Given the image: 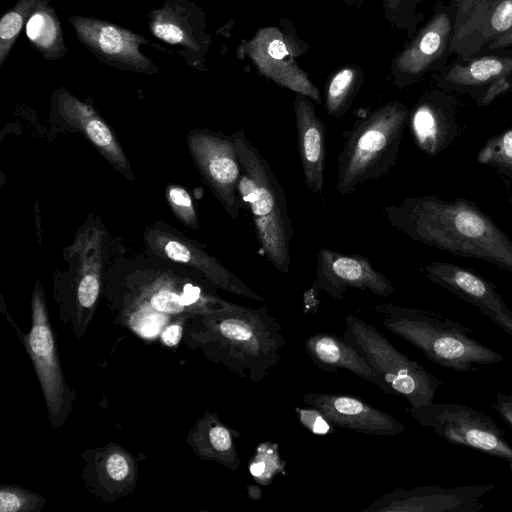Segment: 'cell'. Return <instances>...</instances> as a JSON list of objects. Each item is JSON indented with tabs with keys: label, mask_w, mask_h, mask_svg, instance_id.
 <instances>
[{
	"label": "cell",
	"mask_w": 512,
	"mask_h": 512,
	"mask_svg": "<svg viewBox=\"0 0 512 512\" xmlns=\"http://www.w3.org/2000/svg\"><path fill=\"white\" fill-rule=\"evenodd\" d=\"M388 223L410 239L456 256L489 262L512 274V240L474 203L436 195L387 206Z\"/></svg>",
	"instance_id": "6da1fadb"
},
{
	"label": "cell",
	"mask_w": 512,
	"mask_h": 512,
	"mask_svg": "<svg viewBox=\"0 0 512 512\" xmlns=\"http://www.w3.org/2000/svg\"><path fill=\"white\" fill-rule=\"evenodd\" d=\"M183 341L240 378L260 383L278 365L282 326L265 306L231 307L186 320Z\"/></svg>",
	"instance_id": "7a4b0ae2"
},
{
	"label": "cell",
	"mask_w": 512,
	"mask_h": 512,
	"mask_svg": "<svg viewBox=\"0 0 512 512\" xmlns=\"http://www.w3.org/2000/svg\"><path fill=\"white\" fill-rule=\"evenodd\" d=\"M215 289L205 278L162 276L131 283L110 302L113 321L151 340L175 320L220 311L234 304L221 298Z\"/></svg>",
	"instance_id": "3957f363"
},
{
	"label": "cell",
	"mask_w": 512,
	"mask_h": 512,
	"mask_svg": "<svg viewBox=\"0 0 512 512\" xmlns=\"http://www.w3.org/2000/svg\"><path fill=\"white\" fill-rule=\"evenodd\" d=\"M373 309L383 315L382 324L387 330L443 368L474 372L503 360V355L477 341L472 330L458 321L393 303L377 304Z\"/></svg>",
	"instance_id": "277c9868"
},
{
	"label": "cell",
	"mask_w": 512,
	"mask_h": 512,
	"mask_svg": "<svg viewBox=\"0 0 512 512\" xmlns=\"http://www.w3.org/2000/svg\"><path fill=\"white\" fill-rule=\"evenodd\" d=\"M232 138L238 153L241 174L240 200L251 214L258 242L268 260L280 272L290 268L293 227L283 188L269 162L247 138L244 130Z\"/></svg>",
	"instance_id": "5b68a950"
},
{
	"label": "cell",
	"mask_w": 512,
	"mask_h": 512,
	"mask_svg": "<svg viewBox=\"0 0 512 512\" xmlns=\"http://www.w3.org/2000/svg\"><path fill=\"white\" fill-rule=\"evenodd\" d=\"M409 111L402 102L391 101L356 120L344 132L346 141L337 159L336 189L341 195L391 171L398 158Z\"/></svg>",
	"instance_id": "8992f818"
},
{
	"label": "cell",
	"mask_w": 512,
	"mask_h": 512,
	"mask_svg": "<svg viewBox=\"0 0 512 512\" xmlns=\"http://www.w3.org/2000/svg\"><path fill=\"white\" fill-rule=\"evenodd\" d=\"M342 335L366 358L389 395L405 398L410 407L434 401L443 381L400 352L377 328L349 314Z\"/></svg>",
	"instance_id": "52a82bcc"
},
{
	"label": "cell",
	"mask_w": 512,
	"mask_h": 512,
	"mask_svg": "<svg viewBox=\"0 0 512 512\" xmlns=\"http://www.w3.org/2000/svg\"><path fill=\"white\" fill-rule=\"evenodd\" d=\"M308 49L309 44L298 37L294 23L280 18L277 25L261 27L250 39H243L236 55L240 59H249L266 79L321 104L318 87L296 61Z\"/></svg>",
	"instance_id": "ba28073f"
},
{
	"label": "cell",
	"mask_w": 512,
	"mask_h": 512,
	"mask_svg": "<svg viewBox=\"0 0 512 512\" xmlns=\"http://www.w3.org/2000/svg\"><path fill=\"white\" fill-rule=\"evenodd\" d=\"M9 321L34 366L46 402L49 421L54 428H59L72 411L75 392L68 386L62 370L57 337L39 282L34 287L31 301L30 331L24 333L11 319Z\"/></svg>",
	"instance_id": "9c48e42d"
},
{
	"label": "cell",
	"mask_w": 512,
	"mask_h": 512,
	"mask_svg": "<svg viewBox=\"0 0 512 512\" xmlns=\"http://www.w3.org/2000/svg\"><path fill=\"white\" fill-rule=\"evenodd\" d=\"M411 417L445 441L505 461L512 471V444L489 415L458 403H432L408 409Z\"/></svg>",
	"instance_id": "30bf717a"
},
{
	"label": "cell",
	"mask_w": 512,
	"mask_h": 512,
	"mask_svg": "<svg viewBox=\"0 0 512 512\" xmlns=\"http://www.w3.org/2000/svg\"><path fill=\"white\" fill-rule=\"evenodd\" d=\"M188 144L203 179L233 219L240 212L241 166L231 137L207 130L193 131Z\"/></svg>",
	"instance_id": "8fae6325"
},
{
	"label": "cell",
	"mask_w": 512,
	"mask_h": 512,
	"mask_svg": "<svg viewBox=\"0 0 512 512\" xmlns=\"http://www.w3.org/2000/svg\"><path fill=\"white\" fill-rule=\"evenodd\" d=\"M69 22L79 42L102 62L133 72H158L159 68L140 50L149 42L140 34L90 16H72Z\"/></svg>",
	"instance_id": "7c38bea8"
},
{
	"label": "cell",
	"mask_w": 512,
	"mask_h": 512,
	"mask_svg": "<svg viewBox=\"0 0 512 512\" xmlns=\"http://www.w3.org/2000/svg\"><path fill=\"white\" fill-rule=\"evenodd\" d=\"M349 288L385 298L395 291L393 283L376 270L368 258L321 248L317 255L311 291H324L328 296L342 300Z\"/></svg>",
	"instance_id": "4fadbf2b"
},
{
	"label": "cell",
	"mask_w": 512,
	"mask_h": 512,
	"mask_svg": "<svg viewBox=\"0 0 512 512\" xmlns=\"http://www.w3.org/2000/svg\"><path fill=\"white\" fill-rule=\"evenodd\" d=\"M494 487L488 484L395 488L377 498L362 512H480L483 509L481 498Z\"/></svg>",
	"instance_id": "5bb4252c"
},
{
	"label": "cell",
	"mask_w": 512,
	"mask_h": 512,
	"mask_svg": "<svg viewBox=\"0 0 512 512\" xmlns=\"http://www.w3.org/2000/svg\"><path fill=\"white\" fill-rule=\"evenodd\" d=\"M169 228L158 226L148 231L146 241L153 252L194 269L217 289L257 302L265 301L217 259Z\"/></svg>",
	"instance_id": "9a60e30c"
},
{
	"label": "cell",
	"mask_w": 512,
	"mask_h": 512,
	"mask_svg": "<svg viewBox=\"0 0 512 512\" xmlns=\"http://www.w3.org/2000/svg\"><path fill=\"white\" fill-rule=\"evenodd\" d=\"M80 478L86 489L105 504L130 495L136 488L138 462L128 450L114 442L88 448Z\"/></svg>",
	"instance_id": "2e32d148"
},
{
	"label": "cell",
	"mask_w": 512,
	"mask_h": 512,
	"mask_svg": "<svg viewBox=\"0 0 512 512\" xmlns=\"http://www.w3.org/2000/svg\"><path fill=\"white\" fill-rule=\"evenodd\" d=\"M303 401L321 411L335 427L377 436H395L405 430L398 419L359 397L306 392Z\"/></svg>",
	"instance_id": "e0dca14e"
},
{
	"label": "cell",
	"mask_w": 512,
	"mask_h": 512,
	"mask_svg": "<svg viewBox=\"0 0 512 512\" xmlns=\"http://www.w3.org/2000/svg\"><path fill=\"white\" fill-rule=\"evenodd\" d=\"M451 19L438 12L391 61V81L405 88L419 81L444 54L451 36Z\"/></svg>",
	"instance_id": "ac0fdd59"
},
{
	"label": "cell",
	"mask_w": 512,
	"mask_h": 512,
	"mask_svg": "<svg viewBox=\"0 0 512 512\" xmlns=\"http://www.w3.org/2000/svg\"><path fill=\"white\" fill-rule=\"evenodd\" d=\"M407 124L418 149L432 157L447 150L459 133L455 107L438 92L421 96L409 111Z\"/></svg>",
	"instance_id": "d6986e66"
},
{
	"label": "cell",
	"mask_w": 512,
	"mask_h": 512,
	"mask_svg": "<svg viewBox=\"0 0 512 512\" xmlns=\"http://www.w3.org/2000/svg\"><path fill=\"white\" fill-rule=\"evenodd\" d=\"M293 106L304 181L311 192L322 197L326 159V126L318 117L314 102L309 97L296 94Z\"/></svg>",
	"instance_id": "ffe728a7"
},
{
	"label": "cell",
	"mask_w": 512,
	"mask_h": 512,
	"mask_svg": "<svg viewBox=\"0 0 512 512\" xmlns=\"http://www.w3.org/2000/svg\"><path fill=\"white\" fill-rule=\"evenodd\" d=\"M304 348L318 368L326 372L347 370L388 394L385 383L375 373L366 358L343 336L317 332L305 340Z\"/></svg>",
	"instance_id": "44dd1931"
},
{
	"label": "cell",
	"mask_w": 512,
	"mask_h": 512,
	"mask_svg": "<svg viewBox=\"0 0 512 512\" xmlns=\"http://www.w3.org/2000/svg\"><path fill=\"white\" fill-rule=\"evenodd\" d=\"M421 271L428 280L477 307L481 312L496 311L506 306L492 282L466 267L434 261L424 265Z\"/></svg>",
	"instance_id": "7402d4cb"
},
{
	"label": "cell",
	"mask_w": 512,
	"mask_h": 512,
	"mask_svg": "<svg viewBox=\"0 0 512 512\" xmlns=\"http://www.w3.org/2000/svg\"><path fill=\"white\" fill-rule=\"evenodd\" d=\"M239 437L240 432L223 423L216 412L206 410L189 430L186 444L198 458L237 471L241 464L236 445Z\"/></svg>",
	"instance_id": "603a6c76"
},
{
	"label": "cell",
	"mask_w": 512,
	"mask_h": 512,
	"mask_svg": "<svg viewBox=\"0 0 512 512\" xmlns=\"http://www.w3.org/2000/svg\"><path fill=\"white\" fill-rule=\"evenodd\" d=\"M57 108L68 123L82 131L112 165L128 176L129 162L121 146L110 128L92 107L68 91L61 90L57 94Z\"/></svg>",
	"instance_id": "cb8c5ba5"
},
{
	"label": "cell",
	"mask_w": 512,
	"mask_h": 512,
	"mask_svg": "<svg viewBox=\"0 0 512 512\" xmlns=\"http://www.w3.org/2000/svg\"><path fill=\"white\" fill-rule=\"evenodd\" d=\"M512 73V57L485 56L466 65H455L442 76L439 84L454 89L474 90L490 85Z\"/></svg>",
	"instance_id": "d4e9b609"
},
{
	"label": "cell",
	"mask_w": 512,
	"mask_h": 512,
	"mask_svg": "<svg viewBox=\"0 0 512 512\" xmlns=\"http://www.w3.org/2000/svg\"><path fill=\"white\" fill-rule=\"evenodd\" d=\"M148 18L151 33L166 43L181 45L196 52L209 46L210 41L199 39L198 33L187 23L181 11L168 1L163 7L151 11Z\"/></svg>",
	"instance_id": "484cf974"
},
{
	"label": "cell",
	"mask_w": 512,
	"mask_h": 512,
	"mask_svg": "<svg viewBox=\"0 0 512 512\" xmlns=\"http://www.w3.org/2000/svg\"><path fill=\"white\" fill-rule=\"evenodd\" d=\"M25 30L31 45L44 59L57 60L66 55L60 21L48 5L39 8L28 19Z\"/></svg>",
	"instance_id": "4316f807"
},
{
	"label": "cell",
	"mask_w": 512,
	"mask_h": 512,
	"mask_svg": "<svg viewBox=\"0 0 512 512\" xmlns=\"http://www.w3.org/2000/svg\"><path fill=\"white\" fill-rule=\"evenodd\" d=\"M364 82V71L356 64L345 65L330 75L326 83L325 108L329 116L340 119L349 110Z\"/></svg>",
	"instance_id": "83f0119b"
},
{
	"label": "cell",
	"mask_w": 512,
	"mask_h": 512,
	"mask_svg": "<svg viewBox=\"0 0 512 512\" xmlns=\"http://www.w3.org/2000/svg\"><path fill=\"white\" fill-rule=\"evenodd\" d=\"M52 0H19L0 20V67L28 19Z\"/></svg>",
	"instance_id": "f1b7e54d"
},
{
	"label": "cell",
	"mask_w": 512,
	"mask_h": 512,
	"mask_svg": "<svg viewBox=\"0 0 512 512\" xmlns=\"http://www.w3.org/2000/svg\"><path fill=\"white\" fill-rule=\"evenodd\" d=\"M476 160L512 179V128L488 139L478 151Z\"/></svg>",
	"instance_id": "f546056e"
},
{
	"label": "cell",
	"mask_w": 512,
	"mask_h": 512,
	"mask_svg": "<svg viewBox=\"0 0 512 512\" xmlns=\"http://www.w3.org/2000/svg\"><path fill=\"white\" fill-rule=\"evenodd\" d=\"M285 461L281 458L278 445L266 441L258 445L249 462V472L255 481L268 485L278 474H285Z\"/></svg>",
	"instance_id": "4dcf8cb0"
},
{
	"label": "cell",
	"mask_w": 512,
	"mask_h": 512,
	"mask_svg": "<svg viewBox=\"0 0 512 512\" xmlns=\"http://www.w3.org/2000/svg\"><path fill=\"white\" fill-rule=\"evenodd\" d=\"M45 503V497L19 485L8 484L0 487L1 512H37Z\"/></svg>",
	"instance_id": "1f68e13d"
},
{
	"label": "cell",
	"mask_w": 512,
	"mask_h": 512,
	"mask_svg": "<svg viewBox=\"0 0 512 512\" xmlns=\"http://www.w3.org/2000/svg\"><path fill=\"white\" fill-rule=\"evenodd\" d=\"M423 0H381L386 21L398 29L407 32L412 37L417 24L422 20L416 11L417 4Z\"/></svg>",
	"instance_id": "d6a6232c"
},
{
	"label": "cell",
	"mask_w": 512,
	"mask_h": 512,
	"mask_svg": "<svg viewBox=\"0 0 512 512\" xmlns=\"http://www.w3.org/2000/svg\"><path fill=\"white\" fill-rule=\"evenodd\" d=\"M167 197L177 217L190 227L197 228L198 221L190 194L182 187L172 186Z\"/></svg>",
	"instance_id": "836d02e7"
},
{
	"label": "cell",
	"mask_w": 512,
	"mask_h": 512,
	"mask_svg": "<svg viewBox=\"0 0 512 512\" xmlns=\"http://www.w3.org/2000/svg\"><path fill=\"white\" fill-rule=\"evenodd\" d=\"M512 28V0H502L491 12L488 39L494 40Z\"/></svg>",
	"instance_id": "e575fe53"
},
{
	"label": "cell",
	"mask_w": 512,
	"mask_h": 512,
	"mask_svg": "<svg viewBox=\"0 0 512 512\" xmlns=\"http://www.w3.org/2000/svg\"><path fill=\"white\" fill-rule=\"evenodd\" d=\"M300 423L311 433L316 435H326L334 432V425L318 409L309 406L308 408L296 407Z\"/></svg>",
	"instance_id": "d590c367"
},
{
	"label": "cell",
	"mask_w": 512,
	"mask_h": 512,
	"mask_svg": "<svg viewBox=\"0 0 512 512\" xmlns=\"http://www.w3.org/2000/svg\"><path fill=\"white\" fill-rule=\"evenodd\" d=\"M186 320L180 318L169 323L159 335L161 343L167 347H176L183 339Z\"/></svg>",
	"instance_id": "8d00e7d4"
},
{
	"label": "cell",
	"mask_w": 512,
	"mask_h": 512,
	"mask_svg": "<svg viewBox=\"0 0 512 512\" xmlns=\"http://www.w3.org/2000/svg\"><path fill=\"white\" fill-rule=\"evenodd\" d=\"M492 407L512 429V392H498Z\"/></svg>",
	"instance_id": "74e56055"
},
{
	"label": "cell",
	"mask_w": 512,
	"mask_h": 512,
	"mask_svg": "<svg viewBox=\"0 0 512 512\" xmlns=\"http://www.w3.org/2000/svg\"><path fill=\"white\" fill-rule=\"evenodd\" d=\"M482 313L512 336V311L507 306L496 311L484 310Z\"/></svg>",
	"instance_id": "f35d334b"
},
{
	"label": "cell",
	"mask_w": 512,
	"mask_h": 512,
	"mask_svg": "<svg viewBox=\"0 0 512 512\" xmlns=\"http://www.w3.org/2000/svg\"><path fill=\"white\" fill-rule=\"evenodd\" d=\"M512 45V28L504 34L495 38L488 46L489 49H501Z\"/></svg>",
	"instance_id": "ab89813d"
},
{
	"label": "cell",
	"mask_w": 512,
	"mask_h": 512,
	"mask_svg": "<svg viewBox=\"0 0 512 512\" xmlns=\"http://www.w3.org/2000/svg\"><path fill=\"white\" fill-rule=\"evenodd\" d=\"M339 2H343L345 3L347 6H351V7H356V8H359L361 7L364 3L370 1V0H337Z\"/></svg>",
	"instance_id": "60d3db41"
}]
</instances>
